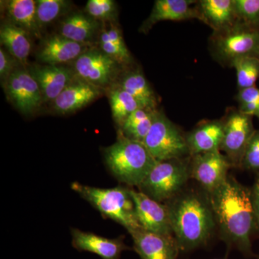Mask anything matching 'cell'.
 <instances>
[{
	"instance_id": "cell-38",
	"label": "cell",
	"mask_w": 259,
	"mask_h": 259,
	"mask_svg": "<svg viewBox=\"0 0 259 259\" xmlns=\"http://www.w3.org/2000/svg\"><path fill=\"white\" fill-rule=\"evenodd\" d=\"M258 259H259V257H258Z\"/></svg>"
},
{
	"instance_id": "cell-26",
	"label": "cell",
	"mask_w": 259,
	"mask_h": 259,
	"mask_svg": "<svg viewBox=\"0 0 259 259\" xmlns=\"http://www.w3.org/2000/svg\"><path fill=\"white\" fill-rule=\"evenodd\" d=\"M109 95L112 116L120 128L126 119L141 107L132 95L117 85L114 87Z\"/></svg>"
},
{
	"instance_id": "cell-5",
	"label": "cell",
	"mask_w": 259,
	"mask_h": 259,
	"mask_svg": "<svg viewBox=\"0 0 259 259\" xmlns=\"http://www.w3.org/2000/svg\"><path fill=\"white\" fill-rule=\"evenodd\" d=\"M209 49L213 59L223 66L231 67L235 59L243 56L259 59V25L238 20L224 30L212 32Z\"/></svg>"
},
{
	"instance_id": "cell-3",
	"label": "cell",
	"mask_w": 259,
	"mask_h": 259,
	"mask_svg": "<svg viewBox=\"0 0 259 259\" xmlns=\"http://www.w3.org/2000/svg\"><path fill=\"white\" fill-rule=\"evenodd\" d=\"M104 159L119 182L137 187L158 162L143 143L127 139L119 131L117 141L104 150Z\"/></svg>"
},
{
	"instance_id": "cell-10",
	"label": "cell",
	"mask_w": 259,
	"mask_h": 259,
	"mask_svg": "<svg viewBox=\"0 0 259 259\" xmlns=\"http://www.w3.org/2000/svg\"><path fill=\"white\" fill-rule=\"evenodd\" d=\"M121 65L101 50H88L74 61V71L79 78L104 89L115 81Z\"/></svg>"
},
{
	"instance_id": "cell-4",
	"label": "cell",
	"mask_w": 259,
	"mask_h": 259,
	"mask_svg": "<svg viewBox=\"0 0 259 259\" xmlns=\"http://www.w3.org/2000/svg\"><path fill=\"white\" fill-rule=\"evenodd\" d=\"M71 189L96 208L104 217L121 225L130 234L141 229L129 187L99 188L73 182Z\"/></svg>"
},
{
	"instance_id": "cell-19",
	"label": "cell",
	"mask_w": 259,
	"mask_h": 259,
	"mask_svg": "<svg viewBox=\"0 0 259 259\" xmlns=\"http://www.w3.org/2000/svg\"><path fill=\"white\" fill-rule=\"evenodd\" d=\"M88 50V45L73 41L60 34H56L42 40L37 56L44 64L60 65L76 60Z\"/></svg>"
},
{
	"instance_id": "cell-11",
	"label": "cell",
	"mask_w": 259,
	"mask_h": 259,
	"mask_svg": "<svg viewBox=\"0 0 259 259\" xmlns=\"http://www.w3.org/2000/svg\"><path fill=\"white\" fill-rule=\"evenodd\" d=\"M4 87L10 101L24 115H30L44 102L38 83L27 70L15 69Z\"/></svg>"
},
{
	"instance_id": "cell-15",
	"label": "cell",
	"mask_w": 259,
	"mask_h": 259,
	"mask_svg": "<svg viewBox=\"0 0 259 259\" xmlns=\"http://www.w3.org/2000/svg\"><path fill=\"white\" fill-rule=\"evenodd\" d=\"M30 73L38 83L44 102H54L74 80V71L60 65L34 66Z\"/></svg>"
},
{
	"instance_id": "cell-32",
	"label": "cell",
	"mask_w": 259,
	"mask_h": 259,
	"mask_svg": "<svg viewBox=\"0 0 259 259\" xmlns=\"http://www.w3.org/2000/svg\"><path fill=\"white\" fill-rule=\"evenodd\" d=\"M241 168L259 174V129L255 130L245 148Z\"/></svg>"
},
{
	"instance_id": "cell-20",
	"label": "cell",
	"mask_w": 259,
	"mask_h": 259,
	"mask_svg": "<svg viewBox=\"0 0 259 259\" xmlns=\"http://www.w3.org/2000/svg\"><path fill=\"white\" fill-rule=\"evenodd\" d=\"M196 7L213 32L224 30L238 21L233 0H200Z\"/></svg>"
},
{
	"instance_id": "cell-9",
	"label": "cell",
	"mask_w": 259,
	"mask_h": 259,
	"mask_svg": "<svg viewBox=\"0 0 259 259\" xmlns=\"http://www.w3.org/2000/svg\"><path fill=\"white\" fill-rule=\"evenodd\" d=\"M231 168V163L221 151L190 156V179L197 181L209 194L225 183Z\"/></svg>"
},
{
	"instance_id": "cell-23",
	"label": "cell",
	"mask_w": 259,
	"mask_h": 259,
	"mask_svg": "<svg viewBox=\"0 0 259 259\" xmlns=\"http://www.w3.org/2000/svg\"><path fill=\"white\" fill-rule=\"evenodd\" d=\"M0 40L17 61L27 64L31 51L30 32L14 24L4 23L0 28Z\"/></svg>"
},
{
	"instance_id": "cell-27",
	"label": "cell",
	"mask_w": 259,
	"mask_h": 259,
	"mask_svg": "<svg viewBox=\"0 0 259 259\" xmlns=\"http://www.w3.org/2000/svg\"><path fill=\"white\" fill-rule=\"evenodd\" d=\"M231 67L236 72L238 90L252 88L259 79V59L254 56L237 58L232 62Z\"/></svg>"
},
{
	"instance_id": "cell-33",
	"label": "cell",
	"mask_w": 259,
	"mask_h": 259,
	"mask_svg": "<svg viewBox=\"0 0 259 259\" xmlns=\"http://www.w3.org/2000/svg\"><path fill=\"white\" fill-rule=\"evenodd\" d=\"M100 49L107 55L118 62L121 66H129L133 58L127 46H120L112 42H100Z\"/></svg>"
},
{
	"instance_id": "cell-25",
	"label": "cell",
	"mask_w": 259,
	"mask_h": 259,
	"mask_svg": "<svg viewBox=\"0 0 259 259\" xmlns=\"http://www.w3.org/2000/svg\"><path fill=\"white\" fill-rule=\"evenodd\" d=\"M157 110L142 108L136 110L126 119L118 131L127 139L143 143L151 129Z\"/></svg>"
},
{
	"instance_id": "cell-7",
	"label": "cell",
	"mask_w": 259,
	"mask_h": 259,
	"mask_svg": "<svg viewBox=\"0 0 259 259\" xmlns=\"http://www.w3.org/2000/svg\"><path fill=\"white\" fill-rule=\"evenodd\" d=\"M143 144L157 161L190 156L186 134L159 110Z\"/></svg>"
},
{
	"instance_id": "cell-37",
	"label": "cell",
	"mask_w": 259,
	"mask_h": 259,
	"mask_svg": "<svg viewBox=\"0 0 259 259\" xmlns=\"http://www.w3.org/2000/svg\"><path fill=\"white\" fill-rule=\"evenodd\" d=\"M213 259H228V257L226 256V257H222V258H213Z\"/></svg>"
},
{
	"instance_id": "cell-28",
	"label": "cell",
	"mask_w": 259,
	"mask_h": 259,
	"mask_svg": "<svg viewBox=\"0 0 259 259\" xmlns=\"http://www.w3.org/2000/svg\"><path fill=\"white\" fill-rule=\"evenodd\" d=\"M36 23L39 30L68 11L71 2L66 0H37Z\"/></svg>"
},
{
	"instance_id": "cell-22",
	"label": "cell",
	"mask_w": 259,
	"mask_h": 259,
	"mask_svg": "<svg viewBox=\"0 0 259 259\" xmlns=\"http://www.w3.org/2000/svg\"><path fill=\"white\" fill-rule=\"evenodd\" d=\"M100 28L98 20L87 13H75L61 23L59 34L73 41L88 45Z\"/></svg>"
},
{
	"instance_id": "cell-16",
	"label": "cell",
	"mask_w": 259,
	"mask_h": 259,
	"mask_svg": "<svg viewBox=\"0 0 259 259\" xmlns=\"http://www.w3.org/2000/svg\"><path fill=\"white\" fill-rule=\"evenodd\" d=\"M223 122L220 120H204L186 134L189 156L220 151L223 137Z\"/></svg>"
},
{
	"instance_id": "cell-21",
	"label": "cell",
	"mask_w": 259,
	"mask_h": 259,
	"mask_svg": "<svg viewBox=\"0 0 259 259\" xmlns=\"http://www.w3.org/2000/svg\"><path fill=\"white\" fill-rule=\"evenodd\" d=\"M116 85L132 95L141 108L158 110L157 97L141 69L128 70Z\"/></svg>"
},
{
	"instance_id": "cell-24",
	"label": "cell",
	"mask_w": 259,
	"mask_h": 259,
	"mask_svg": "<svg viewBox=\"0 0 259 259\" xmlns=\"http://www.w3.org/2000/svg\"><path fill=\"white\" fill-rule=\"evenodd\" d=\"M8 23L25 29L30 33L38 35L36 23V3L33 0H10L3 2Z\"/></svg>"
},
{
	"instance_id": "cell-14",
	"label": "cell",
	"mask_w": 259,
	"mask_h": 259,
	"mask_svg": "<svg viewBox=\"0 0 259 259\" xmlns=\"http://www.w3.org/2000/svg\"><path fill=\"white\" fill-rule=\"evenodd\" d=\"M131 236L141 259H177L180 251L175 236H161L143 228Z\"/></svg>"
},
{
	"instance_id": "cell-18",
	"label": "cell",
	"mask_w": 259,
	"mask_h": 259,
	"mask_svg": "<svg viewBox=\"0 0 259 259\" xmlns=\"http://www.w3.org/2000/svg\"><path fill=\"white\" fill-rule=\"evenodd\" d=\"M102 90L81 78L74 79L52 102L53 107L59 114L72 113L101 96Z\"/></svg>"
},
{
	"instance_id": "cell-2",
	"label": "cell",
	"mask_w": 259,
	"mask_h": 259,
	"mask_svg": "<svg viewBox=\"0 0 259 259\" xmlns=\"http://www.w3.org/2000/svg\"><path fill=\"white\" fill-rule=\"evenodd\" d=\"M165 204L180 251L207 244L217 229L208 193L185 187Z\"/></svg>"
},
{
	"instance_id": "cell-12",
	"label": "cell",
	"mask_w": 259,
	"mask_h": 259,
	"mask_svg": "<svg viewBox=\"0 0 259 259\" xmlns=\"http://www.w3.org/2000/svg\"><path fill=\"white\" fill-rule=\"evenodd\" d=\"M140 226L146 231L165 236H174L166 204L150 198L131 188Z\"/></svg>"
},
{
	"instance_id": "cell-30",
	"label": "cell",
	"mask_w": 259,
	"mask_h": 259,
	"mask_svg": "<svg viewBox=\"0 0 259 259\" xmlns=\"http://www.w3.org/2000/svg\"><path fill=\"white\" fill-rule=\"evenodd\" d=\"M235 99L240 111L259 120V88L255 86L238 90Z\"/></svg>"
},
{
	"instance_id": "cell-35",
	"label": "cell",
	"mask_w": 259,
	"mask_h": 259,
	"mask_svg": "<svg viewBox=\"0 0 259 259\" xmlns=\"http://www.w3.org/2000/svg\"><path fill=\"white\" fill-rule=\"evenodd\" d=\"M112 42L120 46H126L122 37V32L115 25L105 28L100 34V42Z\"/></svg>"
},
{
	"instance_id": "cell-29",
	"label": "cell",
	"mask_w": 259,
	"mask_h": 259,
	"mask_svg": "<svg viewBox=\"0 0 259 259\" xmlns=\"http://www.w3.org/2000/svg\"><path fill=\"white\" fill-rule=\"evenodd\" d=\"M85 13L102 21H115L118 14L117 4L113 0H89Z\"/></svg>"
},
{
	"instance_id": "cell-13",
	"label": "cell",
	"mask_w": 259,
	"mask_h": 259,
	"mask_svg": "<svg viewBox=\"0 0 259 259\" xmlns=\"http://www.w3.org/2000/svg\"><path fill=\"white\" fill-rule=\"evenodd\" d=\"M193 0H156L149 17L144 22L140 32L148 33L161 21H185L198 20L204 23V19Z\"/></svg>"
},
{
	"instance_id": "cell-34",
	"label": "cell",
	"mask_w": 259,
	"mask_h": 259,
	"mask_svg": "<svg viewBox=\"0 0 259 259\" xmlns=\"http://www.w3.org/2000/svg\"><path fill=\"white\" fill-rule=\"evenodd\" d=\"M16 59L9 52L2 48L0 49V78L2 82L6 83L10 75L15 71Z\"/></svg>"
},
{
	"instance_id": "cell-8",
	"label": "cell",
	"mask_w": 259,
	"mask_h": 259,
	"mask_svg": "<svg viewBox=\"0 0 259 259\" xmlns=\"http://www.w3.org/2000/svg\"><path fill=\"white\" fill-rule=\"evenodd\" d=\"M223 137L220 151L232 166L241 168L242 158L248 142L255 131L253 117L245 115L238 107H228L222 117Z\"/></svg>"
},
{
	"instance_id": "cell-36",
	"label": "cell",
	"mask_w": 259,
	"mask_h": 259,
	"mask_svg": "<svg viewBox=\"0 0 259 259\" xmlns=\"http://www.w3.org/2000/svg\"><path fill=\"white\" fill-rule=\"evenodd\" d=\"M251 190L252 199H253V207H254L255 218L257 225L259 229V174L254 182Z\"/></svg>"
},
{
	"instance_id": "cell-6",
	"label": "cell",
	"mask_w": 259,
	"mask_h": 259,
	"mask_svg": "<svg viewBox=\"0 0 259 259\" xmlns=\"http://www.w3.org/2000/svg\"><path fill=\"white\" fill-rule=\"evenodd\" d=\"M190 156L158 161L139 186L150 198L166 203L185 188L190 179Z\"/></svg>"
},
{
	"instance_id": "cell-17",
	"label": "cell",
	"mask_w": 259,
	"mask_h": 259,
	"mask_svg": "<svg viewBox=\"0 0 259 259\" xmlns=\"http://www.w3.org/2000/svg\"><path fill=\"white\" fill-rule=\"evenodd\" d=\"M72 245L80 251L95 253L102 259H120L129 248L122 238H107L93 233L71 229Z\"/></svg>"
},
{
	"instance_id": "cell-31",
	"label": "cell",
	"mask_w": 259,
	"mask_h": 259,
	"mask_svg": "<svg viewBox=\"0 0 259 259\" xmlns=\"http://www.w3.org/2000/svg\"><path fill=\"white\" fill-rule=\"evenodd\" d=\"M237 18L243 23L259 25V0H233Z\"/></svg>"
},
{
	"instance_id": "cell-1",
	"label": "cell",
	"mask_w": 259,
	"mask_h": 259,
	"mask_svg": "<svg viewBox=\"0 0 259 259\" xmlns=\"http://www.w3.org/2000/svg\"><path fill=\"white\" fill-rule=\"evenodd\" d=\"M209 195L223 241L244 254H250L252 236L258 229L250 189L228 176L225 183Z\"/></svg>"
}]
</instances>
